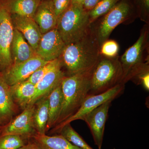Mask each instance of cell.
<instances>
[{"mask_svg": "<svg viewBox=\"0 0 149 149\" xmlns=\"http://www.w3.org/2000/svg\"><path fill=\"white\" fill-rule=\"evenodd\" d=\"M35 105H29L14 120L3 126L0 136L17 135L23 138L32 137L37 133L34 122Z\"/></svg>", "mask_w": 149, "mask_h": 149, "instance_id": "9", "label": "cell"}, {"mask_svg": "<svg viewBox=\"0 0 149 149\" xmlns=\"http://www.w3.org/2000/svg\"><path fill=\"white\" fill-rule=\"evenodd\" d=\"M119 49V45L116 41L108 39L100 46V55L105 57H115L118 56Z\"/></svg>", "mask_w": 149, "mask_h": 149, "instance_id": "27", "label": "cell"}, {"mask_svg": "<svg viewBox=\"0 0 149 149\" xmlns=\"http://www.w3.org/2000/svg\"><path fill=\"white\" fill-rule=\"evenodd\" d=\"M84 1L85 0H72V3L71 4L83 6Z\"/></svg>", "mask_w": 149, "mask_h": 149, "instance_id": "33", "label": "cell"}, {"mask_svg": "<svg viewBox=\"0 0 149 149\" xmlns=\"http://www.w3.org/2000/svg\"><path fill=\"white\" fill-rule=\"evenodd\" d=\"M120 0H101L88 12L91 24L109 11Z\"/></svg>", "mask_w": 149, "mask_h": 149, "instance_id": "23", "label": "cell"}, {"mask_svg": "<svg viewBox=\"0 0 149 149\" xmlns=\"http://www.w3.org/2000/svg\"><path fill=\"white\" fill-rule=\"evenodd\" d=\"M65 76L60 60L58 63L36 85L35 95L29 105L35 104L41 99L49 96L51 92L61 84Z\"/></svg>", "mask_w": 149, "mask_h": 149, "instance_id": "13", "label": "cell"}, {"mask_svg": "<svg viewBox=\"0 0 149 149\" xmlns=\"http://www.w3.org/2000/svg\"><path fill=\"white\" fill-rule=\"evenodd\" d=\"M11 14L0 1V72H3L13 65L11 45L14 32Z\"/></svg>", "mask_w": 149, "mask_h": 149, "instance_id": "8", "label": "cell"}, {"mask_svg": "<svg viewBox=\"0 0 149 149\" xmlns=\"http://www.w3.org/2000/svg\"><path fill=\"white\" fill-rule=\"evenodd\" d=\"M91 25L88 12L83 6L71 4L58 17L56 28L67 45L82 39L89 32Z\"/></svg>", "mask_w": 149, "mask_h": 149, "instance_id": "3", "label": "cell"}, {"mask_svg": "<svg viewBox=\"0 0 149 149\" xmlns=\"http://www.w3.org/2000/svg\"><path fill=\"white\" fill-rule=\"evenodd\" d=\"M59 61V58L56 59L40 67L31 74L27 80L36 85Z\"/></svg>", "mask_w": 149, "mask_h": 149, "instance_id": "26", "label": "cell"}, {"mask_svg": "<svg viewBox=\"0 0 149 149\" xmlns=\"http://www.w3.org/2000/svg\"><path fill=\"white\" fill-rule=\"evenodd\" d=\"M34 122L37 133L40 135L45 134L46 128L49 118L48 96L41 99L35 104Z\"/></svg>", "mask_w": 149, "mask_h": 149, "instance_id": "22", "label": "cell"}, {"mask_svg": "<svg viewBox=\"0 0 149 149\" xmlns=\"http://www.w3.org/2000/svg\"><path fill=\"white\" fill-rule=\"evenodd\" d=\"M16 149H39L37 144L35 142L33 143H29L27 145H25L24 146Z\"/></svg>", "mask_w": 149, "mask_h": 149, "instance_id": "32", "label": "cell"}, {"mask_svg": "<svg viewBox=\"0 0 149 149\" xmlns=\"http://www.w3.org/2000/svg\"><path fill=\"white\" fill-rule=\"evenodd\" d=\"M52 1L58 18L72 3V0H52Z\"/></svg>", "mask_w": 149, "mask_h": 149, "instance_id": "30", "label": "cell"}, {"mask_svg": "<svg viewBox=\"0 0 149 149\" xmlns=\"http://www.w3.org/2000/svg\"><path fill=\"white\" fill-rule=\"evenodd\" d=\"M93 69L65 76L63 79L61 83L62 107L56 125L72 116L80 108L91 90Z\"/></svg>", "mask_w": 149, "mask_h": 149, "instance_id": "2", "label": "cell"}, {"mask_svg": "<svg viewBox=\"0 0 149 149\" xmlns=\"http://www.w3.org/2000/svg\"><path fill=\"white\" fill-rule=\"evenodd\" d=\"M11 54L13 65L21 63L36 55L35 51L26 42L22 34L15 29L11 45Z\"/></svg>", "mask_w": 149, "mask_h": 149, "instance_id": "17", "label": "cell"}, {"mask_svg": "<svg viewBox=\"0 0 149 149\" xmlns=\"http://www.w3.org/2000/svg\"><path fill=\"white\" fill-rule=\"evenodd\" d=\"M32 138L39 149H81L71 143L61 134L50 136L36 133Z\"/></svg>", "mask_w": 149, "mask_h": 149, "instance_id": "20", "label": "cell"}, {"mask_svg": "<svg viewBox=\"0 0 149 149\" xmlns=\"http://www.w3.org/2000/svg\"><path fill=\"white\" fill-rule=\"evenodd\" d=\"M149 24L141 29L139 39L119 57L122 66V83L125 84L145 68L149 66Z\"/></svg>", "mask_w": 149, "mask_h": 149, "instance_id": "4", "label": "cell"}, {"mask_svg": "<svg viewBox=\"0 0 149 149\" xmlns=\"http://www.w3.org/2000/svg\"><path fill=\"white\" fill-rule=\"evenodd\" d=\"M101 0H85L83 8L85 10L89 12Z\"/></svg>", "mask_w": 149, "mask_h": 149, "instance_id": "31", "label": "cell"}, {"mask_svg": "<svg viewBox=\"0 0 149 149\" xmlns=\"http://www.w3.org/2000/svg\"><path fill=\"white\" fill-rule=\"evenodd\" d=\"M42 0H0L11 14L33 17Z\"/></svg>", "mask_w": 149, "mask_h": 149, "instance_id": "19", "label": "cell"}, {"mask_svg": "<svg viewBox=\"0 0 149 149\" xmlns=\"http://www.w3.org/2000/svg\"><path fill=\"white\" fill-rule=\"evenodd\" d=\"M123 74L119 56L107 58L100 56L93 68L88 95L103 93L122 83Z\"/></svg>", "mask_w": 149, "mask_h": 149, "instance_id": "5", "label": "cell"}, {"mask_svg": "<svg viewBox=\"0 0 149 149\" xmlns=\"http://www.w3.org/2000/svg\"><path fill=\"white\" fill-rule=\"evenodd\" d=\"M100 46L91 27L82 39L65 45L59 58L66 76L88 71L94 68L100 57Z\"/></svg>", "mask_w": 149, "mask_h": 149, "instance_id": "1", "label": "cell"}, {"mask_svg": "<svg viewBox=\"0 0 149 149\" xmlns=\"http://www.w3.org/2000/svg\"></svg>", "mask_w": 149, "mask_h": 149, "instance_id": "36", "label": "cell"}, {"mask_svg": "<svg viewBox=\"0 0 149 149\" xmlns=\"http://www.w3.org/2000/svg\"><path fill=\"white\" fill-rule=\"evenodd\" d=\"M137 16L149 24V0H132Z\"/></svg>", "mask_w": 149, "mask_h": 149, "instance_id": "28", "label": "cell"}, {"mask_svg": "<svg viewBox=\"0 0 149 149\" xmlns=\"http://www.w3.org/2000/svg\"><path fill=\"white\" fill-rule=\"evenodd\" d=\"M2 128H1V129H0V136H1V133L2 130Z\"/></svg>", "mask_w": 149, "mask_h": 149, "instance_id": "34", "label": "cell"}, {"mask_svg": "<svg viewBox=\"0 0 149 149\" xmlns=\"http://www.w3.org/2000/svg\"><path fill=\"white\" fill-rule=\"evenodd\" d=\"M25 145L23 138L19 135L0 136V149H16Z\"/></svg>", "mask_w": 149, "mask_h": 149, "instance_id": "25", "label": "cell"}, {"mask_svg": "<svg viewBox=\"0 0 149 149\" xmlns=\"http://www.w3.org/2000/svg\"><path fill=\"white\" fill-rule=\"evenodd\" d=\"M49 98V118L46 131L55 126L60 115L63 104V95L61 84L51 92Z\"/></svg>", "mask_w": 149, "mask_h": 149, "instance_id": "21", "label": "cell"}, {"mask_svg": "<svg viewBox=\"0 0 149 149\" xmlns=\"http://www.w3.org/2000/svg\"><path fill=\"white\" fill-rule=\"evenodd\" d=\"M3 128L2 126H1V125H0V129H1V128Z\"/></svg>", "mask_w": 149, "mask_h": 149, "instance_id": "35", "label": "cell"}, {"mask_svg": "<svg viewBox=\"0 0 149 149\" xmlns=\"http://www.w3.org/2000/svg\"><path fill=\"white\" fill-rule=\"evenodd\" d=\"M32 18L39 26L42 34L55 28L58 17L52 0H42Z\"/></svg>", "mask_w": 149, "mask_h": 149, "instance_id": "15", "label": "cell"}, {"mask_svg": "<svg viewBox=\"0 0 149 149\" xmlns=\"http://www.w3.org/2000/svg\"><path fill=\"white\" fill-rule=\"evenodd\" d=\"M112 100L100 105L82 118L87 123L93 136L94 142L99 149H101L103 141L106 122Z\"/></svg>", "mask_w": 149, "mask_h": 149, "instance_id": "11", "label": "cell"}, {"mask_svg": "<svg viewBox=\"0 0 149 149\" xmlns=\"http://www.w3.org/2000/svg\"><path fill=\"white\" fill-rule=\"evenodd\" d=\"M48 62L36 55L21 63L12 65L2 73L6 83L10 86L26 81L35 70Z\"/></svg>", "mask_w": 149, "mask_h": 149, "instance_id": "12", "label": "cell"}, {"mask_svg": "<svg viewBox=\"0 0 149 149\" xmlns=\"http://www.w3.org/2000/svg\"><path fill=\"white\" fill-rule=\"evenodd\" d=\"M125 84L120 83L108 91L97 95H88L77 111L64 121L56 125L53 132H60L62 128L74 120H82L84 116L107 101L114 100L124 91Z\"/></svg>", "mask_w": 149, "mask_h": 149, "instance_id": "7", "label": "cell"}, {"mask_svg": "<svg viewBox=\"0 0 149 149\" xmlns=\"http://www.w3.org/2000/svg\"><path fill=\"white\" fill-rule=\"evenodd\" d=\"M15 104L12 97L10 86L0 72V125L5 126L10 121L15 111Z\"/></svg>", "mask_w": 149, "mask_h": 149, "instance_id": "16", "label": "cell"}, {"mask_svg": "<svg viewBox=\"0 0 149 149\" xmlns=\"http://www.w3.org/2000/svg\"><path fill=\"white\" fill-rule=\"evenodd\" d=\"M12 22L14 29L22 34L27 42L36 51L42 34L32 17L11 14Z\"/></svg>", "mask_w": 149, "mask_h": 149, "instance_id": "14", "label": "cell"}, {"mask_svg": "<svg viewBox=\"0 0 149 149\" xmlns=\"http://www.w3.org/2000/svg\"><path fill=\"white\" fill-rule=\"evenodd\" d=\"M137 84L141 85L147 91L149 90V66L147 67L138 73L132 79Z\"/></svg>", "mask_w": 149, "mask_h": 149, "instance_id": "29", "label": "cell"}, {"mask_svg": "<svg viewBox=\"0 0 149 149\" xmlns=\"http://www.w3.org/2000/svg\"><path fill=\"white\" fill-rule=\"evenodd\" d=\"M137 16L132 0H120L109 12L91 24L100 46L108 40L115 28Z\"/></svg>", "mask_w": 149, "mask_h": 149, "instance_id": "6", "label": "cell"}, {"mask_svg": "<svg viewBox=\"0 0 149 149\" xmlns=\"http://www.w3.org/2000/svg\"><path fill=\"white\" fill-rule=\"evenodd\" d=\"M65 46L55 27L42 34L35 53L36 55L46 61H52L60 57Z\"/></svg>", "mask_w": 149, "mask_h": 149, "instance_id": "10", "label": "cell"}, {"mask_svg": "<svg viewBox=\"0 0 149 149\" xmlns=\"http://www.w3.org/2000/svg\"><path fill=\"white\" fill-rule=\"evenodd\" d=\"M59 133L70 143L81 149H93L73 129L70 123L65 125Z\"/></svg>", "mask_w": 149, "mask_h": 149, "instance_id": "24", "label": "cell"}, {"mask_svg": "<svg viewBox=\"0 0 149 149\" xmlns=\"http://www.w3.org/2000/svg\"><path fill=\"white\" fill-rule=\"evenodd\" d=\"M10 91L15 103L24 110L35 95L36 85L26 80L10 86Z\"/></svg>", "mask_w": 149, "mask_h": 149, "instance_id": "18", "label": "cell"}]
</instances>
